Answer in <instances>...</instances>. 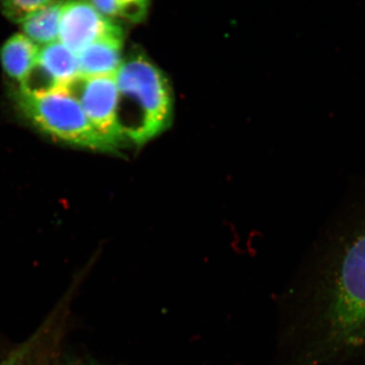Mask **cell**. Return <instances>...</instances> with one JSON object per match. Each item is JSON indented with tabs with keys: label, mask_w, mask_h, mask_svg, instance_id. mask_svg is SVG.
Masks as SVG:
<instances>
[{
	"label": "cell",
	"mask_w": 365,
	"mask_h": 365,
	"mask_svg": "<svg viewBox=\"0 0 365 365\" xmlns=\"http://www.w3.org/2000/svg\"><path fill=\"white\" fill-rule=\"evenodd\" d=\"M76 98L93 128L115 150L123 145L124 140L118 124V86L116 76L79 78L67 86Z\"/></svg>",
	"instance_id": "obj_4"
},
{
	"label": "cell",
	"mask_w": 365,
	"mask_h": 365,
	"mask_svg": "<svg viewBox=\"0 0 365 365\" xmlns=\"http://www.w3.org/2000/svg\"><path fill=\"white\" fill-rule=\"evenodd\" d=\"M59 325L56 313L30 339L0 361V365H51L58 341Z\"/></svg>",
	"instance_id": "obj_8"
},
{
	"label": "cell",
	"mask_w": 365,
	"mask_h": 365,
	"mask_svg": "<svg viewBox=\"0 0 365 365\" xmlns=\"http://www.w3.org/2000/svg\"><path fill=\"white\" fill-rule=\"evenodd\" d=\"M123 31L119 26L106 33L78 55L79 76H116L123 58Z\"/></svg>",
	"instance_id": "obj_7"
},
{
	"label": "cell",
	"mask_w": 365,
	"mask_h": 365,
	"mask_svg": "<svg viewBox=\"0 0 365 365\" xmlns=\"http://www.w3.org/2000/svg\"><path fill=\"white\" fill-rule=\"evenodd\" d=\"M41 81L32 93L66 88L79 78L78 57L60 41L42 46L33 71ZM23 90V88H21ZM26 91V90H25Z\"/></svg>",
	"instance_id": "obj_6"
},
{
	"label": "cell",
	"mask_w": 365,
	"mask_h": 365,
	"mask_svg": "<svg viewBox=\"0 0 365 365\" xmlns=\"http://www.w3.org/2000/svg\"><path fill=\"white\" fill-rule=\"evenodd\" d=\"M93 6L105 18L114 19L120 16L117 0H90Z\"/></svg>",
	"instance_id": "obj_13"
},
{
	"label": "cell",
	"mask_w": 365,
	"mask_h": 365,
	"mask_svg": "<svg viewBox=\"0 0 365 365\" xmlns=\"http://www.w3.org/2000/svg\"><path fill=\"white\" fill-rule=\"evenodd\" d=\"M63 2L56 0L24 21L21 29L26 37L33 41L35 44L42 46L56 42L59 37Z\"/></svg>",
	"instance_id": "obj_10"
},
{
	"label": "cell",
	"mask_w": 365,
	"mask_h": 365,
	"mask_svg": "<svg viewBox=\"0 0 365 365\" xmlns=\"http://www.w3.org/2000/svg\"><path fill=\"white\" fill-rule=\"evenodd\" d=\"M69 365H91V364H83V362H78V364H69Z\"/></svg>",
	"instance_id": "obj_14"
},
{
	"label": "cell",
	"mask_w": 365,
	"mask_h": 365,
	"mask_svg": "<svg viewBox=\"0 0 365 365\" xmlns=\"http://www.w3.org/2000/svg\"><path fill=\"white\" fill-rule=\"evenodd\" d=\"M21 111L48 135L68 144L100 151H115L86 116L76 98L67 88L16 93Z\"/></svg>",
	"instance_id": "obj_3"
},
{
	"label": "cell",
	"mask_w": 365,
	"mask_h": 365,
	"mask_svg": "<svg viewBox=\"0 0 365 365\" xmlns=\"http://www.w3.org/2000/svg\"><path fill=\"white\" fill-rule=\"evenodd\" d=\"M38 54L37 44L25 35L16 34L2 46L0 58L7 76L23 86L37 66Z\"/></svg>",
	"instance_id": "obj_9"
},
{
	"label": "cell",
	"mask_w": 365,
	"mask_h": 365,
	"mask_svg": "<svg viewBox=\"0 0 365 365\" xmlns=\"http://www.w3.org/2000/svg\"><path fill=\"white\" fill-rule=\"evenodd\" d=\"M118 124L122 138L141 146L169 128L173 97L169 81L143 53L123 59L116 73Z\"/></svg>",
	"instance_id": "obj_2"
},
{
	"label": "cell",
	"mask_w": 365,
	"mask_h": 365,
	"mask_svg": "<svg viewBox=\"0 0 365 365\" xmlns=\"http://www.w3.org/2000/svg\"><path fill=\"white\" fill-rule=\"evenodd\" d=\"M365 349V230L353 237L336 263L319 318L317 359Z\"/></svg>",
	"instance_id": "obj_1"
},
{
	"label": "cell",
	"mask_w": 365,
	"mask_h": 365,
	"mask_svg": "<svg viewBox=\"0 0 365 365\" xmlns=\"http://www.w3.org/2000/svg\"><path fill=\"white\" fill-rule=\"evenodd\" d=\"M54 1L56 0H0L4 16L19 24Z\"/></svg>",
	"instance_id": "obj_11"
},
{
	"label": "cell",
	"mask_w": 365,
	"mask_h": 365,
	"mask_svg": "<svg viewBox=\"0 0 365 365\" xmlns=\"http://www.w3.org/2000/svg\"><path fill=\"white\" fill-rule=\"evenodd\" d=\"M116 26L98 13L90 0H67L62 4L60 42L78 55Z\"/></svg>",
	"instance_id": "obj_5"
},
{
	"label": "cell",
	"mask_w": 365,
	"mask_h": 365,
	"mask_svg": "<svg viewBox=\"0 0 365 365\" xmlns=\"http://www.w3.org/2000/svg\"><path fill=\"white\" fill-rule=\"evenodd\" d=\"M117 4L120 18L134 24L145 20L150 9V0H117Z\"/></svg>",
	"instance_id": "obj_12"
}]
</instances>
